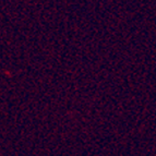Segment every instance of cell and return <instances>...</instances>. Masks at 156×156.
Here are the masks:
<instances>
[]
</instances>
